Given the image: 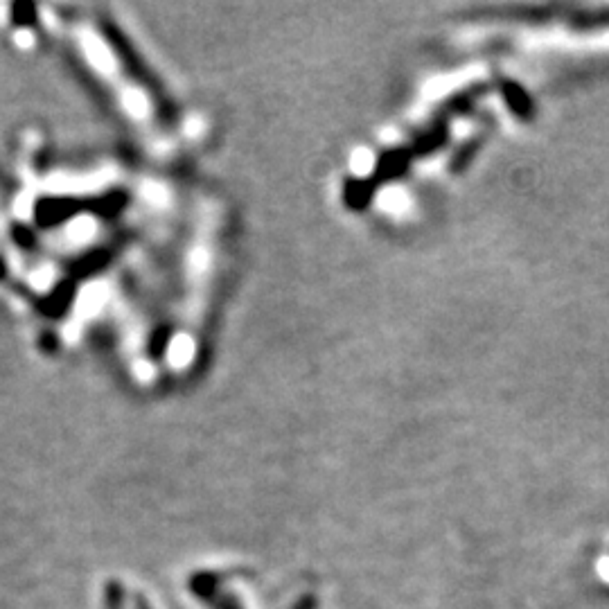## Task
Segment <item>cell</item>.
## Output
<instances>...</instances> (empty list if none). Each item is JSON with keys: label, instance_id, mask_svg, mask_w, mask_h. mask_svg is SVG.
<instances>
[{"label": "cell", "instance_id": "obj_2", "mask_svg": "<svg viewBox=\"0 0 609 609\" xmlns=\"http://www.w3.org/2000/svg\"><path fill=\"white\" fill-rule=\"evenodd\" d=\"M138 609H149V607H147V605H143V603H140V607H138Z\"/></svg>", "mask_w": 609, "mask_h": 609}, {"label": "cell", "instance_id": "obj_1", "mask_svg": "<svg viewBox=\"0 0 609 609\" xmlns=\"http://www.w3.org/2000/svg\"><path fill=\"white\" fill-rule=\"evenodd\" d=\"M57 34L109 109L149 156L167 158L179 147V122L145 61L118 25L88 10H55Z\"/></svg>", "mask_w": 609, "mask_h": 609}]
</instances>
